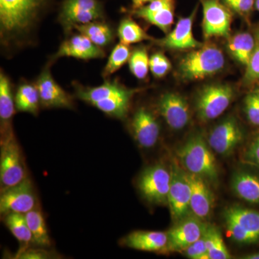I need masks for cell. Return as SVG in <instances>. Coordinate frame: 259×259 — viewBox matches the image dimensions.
<instances>
[{
	"label": "cell",
	"instance_id": "obj_5",
	"mask_svg": "<svg viewBox=\"0 0 259 259\" xmlns=\"http://www.w3.org/2000/svg\"><path fill=\"white\" fill-rule=\"evenodd\" d=\"M235 91L224 83L206 85L199 90L195 100L197 117L203 122L214 120L226 111L233 102Z\"/></svg>",
	"mask_w": 259,
	"mask_h": 259
},
{
	"label": "cell",
	"instance_id": "obj_2",
	"mask_svg": "<svg viewBox=\"0 0 259 259\" xmlns=\"http://www.w3.org/2000/svg\"><path fill=\"white\" fill-rule=\"evenodd\" d=\"M211 150L202 135L194 134L177 149V160L186 171L202 177L209 184H216L219 174Z\"/></svg>",
	"mask_w": 259,
	"mask_h": 259
},
{
	"label": "cell",
	"instance_id": "obj_25",
	"mask_svg": "<svg viewBox=\"0 0 259 259\" xmlns=\"http://www.w3.org/2000/svg\"><path fill=\"white\" fill-rule=\"evenodd\" d=\"M75 30L88 37L97 47L102 48L110 45L115 37L113 29L103 20L77 25Z\"/></svg>",
	"mask_w": 259,
	"mask_h": 259
},
{
	"label": "cell",
	"instance_id": "obj_30",
	"mask_svg": "<svg viewBox=\"0 0 259 259\" xmlns=\"http://www.w3.org/2000/svg\"><path fill=\"white\" fill-rule=\"evenodd\" d=\"M5 215V225L16 239L25 245L32 243L31 232L29 228L25 214L10 212Z\"/></svg>",
	"mask_w": 259,
	"mask_h": 259
},
{
	"label": "cell",
	"instance_id": "obj_6",
	"mask_svg": "<svg viewBox=\"0 0 259 259\" xmlns=\"http://www.w3.org/2000/svg\"><path fill=\"white\" fill-rule=\"evenodd\" d=\"M26 168L20 148L12 133L1 136L0 183L1 190L18 185L27 178Z\"/></svg>",
	"mask_w": 259,
	"mask_h": 259
},
{
	"label": "cell",
	"instance_id": "obj_19",
	"mask_svg": "<svg viewBox=\"0 0 259 259\" xmlns=\"http://www.w3.org/2000/svg\"><path fill=\"white\" fill-rule=\"evenodd\" d=\"M191 186V212L205 222L210 218L214 207V197L209 183L202 177L187 172Z\"/></svg>",
	"mask_w": 259,
	"mask_h": 259
},
{
	"label": "cell",
	"instance_id": "obj_28",
	"mask_svg": "<svg viewBox=\"0 0 259 259\" xmlns=\"http://www.w3.org/2000/svg\"><path fill=\"white\" fill-rule=\"evenodd\" d=\"M204 235L209 259L231 258V253L227 248L221 231L217 227L207 223Z\"/></svg>",
	"mask_w": 259,
	"mask_h": 259
},
{
	"label": "cell",
	"instance_id": "obj_35",
	"mask_svg": "<svg viewBox=\"0 0 259 259\" xmlns=\"http://www.w3.org/2000/svg\"><path fill=\"white\" fill-rule=\"evenodd\" d=\"M150 71L157 79L164 77L171 69V64L163 53L153 54L149 59Z\"/></svg>",
	"mask_w": 259,
	"mask_h": 259
},
{
	"label": "cell",
	"instance_id": "obj_12",
	"mask_svg": "<svg viewBox=\"0 0 259 259\" xmlns=\"http://www.w3.org/2000/svg\"><path fill=\"white\" fill-rule=\"evenodd\" d=\"M36 206V197L31 180L27 177L18 185L1 190L0 212L26 214Z\"/></svg>",
	"mask_w": 259,
	"mask_h": 259
},
{
	"label": "cell",
	"instance_id": "obj_27",
	"mask_svg": "<svg viewBox=\"0 0 259 259\" xmlns=\"http://www.w3.org/2000/svg\"><path fill=\"white\" fill-rule=\"evenodd\" d=\"M29 228L31 232L32 243L40 248H48L51 245L44 214L36 206L25 214Z\"/></svg>",
	"mask_w": 259,
	"mask_h": 259
},
{
	"label": "cell",
	"instance_id": "obj_15",
	"mask_svg": "<svg viewBox=\"0 0 259 259\" xmlns=\"http://www.w3.org/2000/svg\"><path fill=\"white\" fill-rule=\"evenodd\" d=\"M35 85L40 97V106L45 108L72 109L74 107L72 97L54 80L49 67L42 70Z\"/></svg>",
	"mask_w": 259,
	"mask_h": 259
},
{
	"label": "cell",
	"instance_id": "obj_22",
	"mask_svg": "<svg viewBox=\"0 0 259 259\" xmlns=\"http://www.w3.org/2000/svg\"><path fill=\"white\" fill-rule=\"evenodd\" d=\"M231 187L238 198L259 205V174L245 170L236 171L232 177Z\"/></svg>",
	"mask_w": 259,
	"mask_h": 259
},
{
	"label": "cell",
	"instance_id": "obj_8",
	"mask_svg": "<svg viewBox=\"0 0 259 259\" xmlns=\"http://www.w3.org/2000/svg\"><path fill=\"white\" fill-rule=\"evenodd\" d=\"M104 5L100 0H63L59 20L67 33L77 25L103 20Z\"/></svg>",
	"mask_w": 259,
	"mask_h": 259
},
{
	"label": "cell",
	"instance_id": "obj_13",
	"mask_svg": "<svg viewBox=\"0 0 259 259\" xmlns=\"http://www.w3.org/2000/svg\"><path fill=\"white\" fill-rule=\"evenodd\" d=\"M207 223L193 214L175 223L167 233L166 252H183L197 241L205 231Z\"/></svg>",
	"mask_w": 259,
	"mask_h": 259
},
{
	"label": "cell",
	"instance_id": "obj_37",
	"mask_svg": "<svg viewBox=\"0 0 259 259\" xmlns=\"http://www.w3.org/2000/svg\"><path fill=\"white\" fill-rule=\"evenodd\" d=\"M233 13L248 20L255 8V0H222Z\"/></svg>",
	"mask_w": 259,
	"mask_h": 259
},
{
	"label": "cell",
	"instance_id": "obj_34",
	"mask_svg": "<svg viewBox=\"0 0 259 259\" xmlns=\"http://www.w3.org/2000/svg\"><path fill=\"white\" fill-rule=\"evenodd\" d=\"M243 110L248 122L259 127V91L256 89L245 97Z\"/></svg>",
	"mask_w": 259,
	"mask_h": 259
},
{
	"label": "cell",
	"instance_id": "obj_36",
	"mask_svg": "<svg viewBox=\"0 0 259 259\" xmlns=\"http://www.w3.org/2000/svg\"><path fill=\"white\" fill-rule=\"evenodd\" d=\"M242 163L259 168V134L253 138L241 153Z\"/></svg>",
	"mask_w": 259,
	"mask_h": 259
},
{
	"label": "cell",
	"instance_id": "obj_43",
	"mask_svg": "<svg viewBox=\"0 0 259 259\" xmlns=\"http://www.w3.org/2000/svg\"><path fill=\"white\" fill-rule=\"evenodd\" d=\"M256 90H258V91H259V88H257Z\"/></svg>",
	"mask_w": 259,
	"mask_h": 259
},
{
	"label": "cell",
	"instance_id": "obj_26",
	"mask_svg": "<svg viewBox=\"0 0 259 259\" xmlns=\"http://www.w3.org/2000/svg\"><path fill=\"white\" fill-rule=\"evenodd\" d=\"M15 101L18 111L37 115L40 107V102L35 83H22L17 90Z\"/></svg>",
	"mask_w": 259,
	"mask_h": 259
},
{
	"label": "cell",
	"instance_id": "obj_3",
	"mask_svg": "<svg viewBox=\"0 0 259 259\" xmlns=\"http://www.w3.org/2000/svg\"><path fill=\"white\" fill-rule=\"evenodd\" d=\"M224 54L212 44L193 49L181 59L179 71L183 79L195 81L218 74L224 68Z\"/></svg>",
	"mask_w": 259,
	"mask_h": 259
},
{
	"label": "cell",
	"instance_id": "obj_1",
	"mask_svg": "<svg viewBox=\"0 0 259 259\" xmlns=\"http://www.w3.org/2000/svg\"><path fill=\"white\" fill-rule=\"evenodd\" d=\"M51 0H0L2 42L9 44L26 35Z\"/></svg>",
	"mask_w": 259,
	"mask_h": 259
},
{
	"label": "cell",
	"instance_id": "obj_10",
	"mask_svg": "<svg viewBox=\"0 0 259 259\" xmlns=\"http://www.w3.org/2000/svg\"><path fill=\"white\" fill-rule=\"evenodd\" d=\"M245 133L236 117L230 116L214 126L209 132L207 144L212 151L229 156L243 142Z\"/></svg>",
	"mask_w": 259,
	"mask_h": 259
},
{
	"label": "cell",
	"instance_id": "obj_4",
	"mask_svg": "<svg viewBox=\"0 0 259 259\" xmlns=\"http://www.w3.org/2000/svg\"><path fill=\"white\" fill-rule=\"evenodd\" d=\"M226 233L231 240L239 245L259 243V211L236 205L223 212Z\"/></svg>",
	"mask_w": 259,
	"mask_h": 259
},
{
	"label": "cell",
	"instance_id": "obj_14",
	"mask_svg": "<svg viewBox=\"0 0 259 259\" xmlns=\"http://www.w3.org/2000/svg\"><path fill=\"white\" fill-rule=\"evenodd\" d=\"M156 109L167 125L173 131H182L190 124V106L185 97L180 94H163L156 102Z\"/></svg>",
	"mask_w": 259,
	"mask_h": 259
},
{
	"label": "cell",
	"instance_id": "obj_38",
	"mask_svg": "<svg viewBox=\"0 0 259 259\" xmlns=\"http://www.w3.org/2000/svg\"><path fill=\"white\" fill-rule=\"evenodd\" d=\"M182 253L189 258L209 259L204 235L203 234V236L192 243L188 248H186Z\"/></svg>",
	"mask_w": 259,
	"mask_h": 259
},
{
	"label": "cell",
	"instance_id": "obj_32",
	"mask_svg": "<svg viewBox=\"0 0 259 259\" xmlns=\"http://www.w3.org/2000/svg\"><path fill=\"white\" fill-rule=\"evenodd\" d=\"M149 59L146 48L139 47L131 53L128 61L130 71L140 80L144 79L149 71Z\"/></svg>",
	"mask_w": 259,
	"mask_h": 259
},
{
	"label": "cell",
	"instance_id": "obj_41",
	"mask_svg": "<svg viewBox=\"0 0 259 259\" xmlns=\"http://www.w3.org/2000/svg\"><path fill=\"white\" fill-rule=\"evenodd\" d=\"M241 258L243 259H259V251L255 252V253H248L241 257Z\"/></svg>",
	"mask_w": 259,
	"mask_h": 259
},
{
	"label": "cell",
	"instance_id": "obj_21",
	"mask_svg": "<svg viewBox=\"0 0 259 259\" xmlns=\"http://www.w3.org/2000/svg\"><path fill=\"white\" fill-rule=\"evenodd\" d=\"M168 236L161 231H136L121 240V245L132 249L148 252H166Z\"/></svg>",
	"mask_w": 259,
	"mask_h": 259
},
{
	"label": "cell",
	"instance_id": "obj_18",
	"mask_svg": "<svg viewBox=\"0 0 259 259\" xmlns=\"http://www.w3.org/2000/svg\"><path fill=\"white\" fill-rule=\"evenodd\" d=\"M197 11V7L192 14L180 18L173 30L166 36L158 40L161 47L171 50H190L202 47L203 44L196 40L192 32L193 22Z\"/></svg>",
	"mask_w": 259,
	"mask_h": 259
},
{
	"label": "cell",
	"instance_id": "obj_16",
	"mask_svg": "<svg viewBox=\"0 0 259 259\" xmlns=\"http://www.w3.org/2000/svg\"><path fill=\"white\" fill-rule=\"evenodd\" d=\"M131 130L137 144L143 148L156 146L160 137L161 127L156 116L146 107L135 112L131 121Z\"/></svg>",
	"mask_w": 259,
	"mask_h": 259
},
{
	"label": "cell",
	"instance_id": "obj_42",
	"mask_svg": "<svg viewBox=\"0 0 259 259\" xmlns=\"http://www.w3.org/2000/svg\"><path fill=\"white\" fill-rule=\"evenodd\" d=\"M255 9L258 11L259 13V0H255Z\"/></svg>",
	"mask_w": 259,
	"mask_h": 259
},
{
	"label": "cell",
	"instance_id": "obj_33",
	"mask_svg": "<svg viewBox=\"0 0 259 259\" xmlns=\"http://www.w3.org/2000/svg\"><path fill=\"white\" fill-rule=\"evenodd\" d=\"M255 45L254 50L246 67L243 76V83L247 86H253L259 83V28L254 32Z\"/></svg>",
	"mask_w": 259,
	"mask_h": 259
},
{
	"label": "cell",
	"instance_id": "obj_11",
	"mask_svg": "<svg viewBox=\"0 0 259 259\" xmlns=\"http://www.w3.org/2000/svg\"><path fill=\"white\" fill-rule=\"evenodd\" d=\"M201 2L203 13L202 31L204 38L229 36L233 12L222 0H201Z\"/></svg>",
	"mask_w": 259,
	"mask_h": 259
},
{
	"label": "cell",
	"instance_id": "obj_23",
	"mask_svg": "<svg viewBox=\"0 0 259 259\" xmlns=\"http://www.w3.org/2000/svg\"><path fill=\"white\" fill-rule=\"evenodd\" d=\"M15 101L11 81L2 70L0 72V123L1 136L13 133L12 120L15 115Z\"/></svg>",
	"mask_w": 259,
	"mask_h": 259
},
{
	"label": "cell",
	"instance_id": "obj_31",
	"mask_svg": "<svg viewBox=\"0 0 259 259\" xmlns=\"http://www.w3.org/2000/svg\"><path fill=\"white\" fill-rule=\"evenodd\" d=\"M129 46L120 42L114 47L111 54L109 56L106 66L104 68L102 76L108 77L122 67L126 63L128 62L131 55Z\"/></svg>",
	"mask_w": 259,
	"mask_h": 259
},
{
	"label": "cell",
	"instance_id": "obj_17",
	"mask_svg": "<svg viewBox=\"0 0 259 259\" xmlns=\"http://www.w3.org/2000/svg\"><path fill=\"white\" fill-rule=\"evenodd\" d=\"M175 0H153L134 10V14L167 34L175 21Z\"/></svg>",
	"mask_w": 259,
	"mask_h": 259
},
{
	"label": "cell",
	"instance_id": "obj_7",
	"mask_svg": "<svg viewBox=\"0 0 259 259\" xmlns=\"http://www.w3.org/2000/svg\"><path fill=\"white\" fill-rule=\"evenodd\" d=\"M171 182L168 196V205L175 223L191 215V186L187 172L178 161L170 163Z\"/></svg>",
	"mask_w": 259,
	"mask_h": 259
},
{
	"label": "cell",
	"instance_id": "obj_9",
	"mask_svg": "<svg viewBox=\"0 0 259 259\" xmlns=\"http://www.w3.org/2000/svg\"><path fill=\"white\" fill-rule=\"evenodd\" d=\"M171 172L164 165L157 163L141 173L138 186L140 192L148 202L157 205L168 204Z\"/></svg>",
	"mask_w": 259,
	"mask_h": 259
},
{
	"label": "cell",
	"instance_id": "obj_40",
	"mask_svg": "<svg viewBox=\"0 0 259 259\" xmlns=\"http://www.w3.org/2000/svg\"><path fill=\"white\" fill-rule=\"evenodd\" d=\"M131 1H132L133 8H134V10H136L148 4L153 0H131Z\"/></svg>",
	"mask_w": 259,
	"mask_h": 259
},
{
	"label": "cell",
	"instance_id": "obj_20",
	"mask_svg": "<svg viewBox=\"0 0 259 259\" xmlns=\"http://www.w3.org/2000/svg\"><path fill=\"white\" fill-rule=\"evenodd\" d=\"M105 52L97 47L88 37L79 33L72 35L61 44L54 59L61 57H72L81 60L102 59Z\"/></svg>",
	"mask_w": 259,
	"mask_h": 259
},
{
	"label": "cell",
	"instance_id": "obj_39",
	"mask_svg": "<svg viewBox=\"0 0 259 259\" xmlns=\"http://www.w3.org/2000/svg\"><path fill=\"white\" fill-rule=\"evenodd\" d=\"M19 258L42 259L54 258V254L44 249L22 250L18 253Z\"/></svg>",
	"mask_w": 259,
	"mask_h": 259
},
{
	"label": "cell",
	"instance_id": "obj_29",
	"mask_svg": "<svg viewBox=\"0 0 259 259\" xmlns=\"http://www.w3.org/2000/svg\"><path fill=\"white\" fill-rule=\"evenodd\" d=\"M117 36L121 42L128 46L144 40H152V37L131 18L121 20L117 28Z\"/></svg>",
	"mask_w": 259,
	"mask_h": 259
},
{
	"label": "cell",
	"instance_id": "obj_24",
	"mask_svg": "<svg viewBox=\"0 0 259 259\" xmlns=\"http://www.w3.org/2000/svg\"><path fill=\"white\" fill-rule=\"evenodd\" d=\"M255 45L254 34L241 32L229 39L228 50L234 60L246 67L254 50Z\"/></svg>",
	"mask_w": 259,
	"mask_h": 259
}]
</instances>
